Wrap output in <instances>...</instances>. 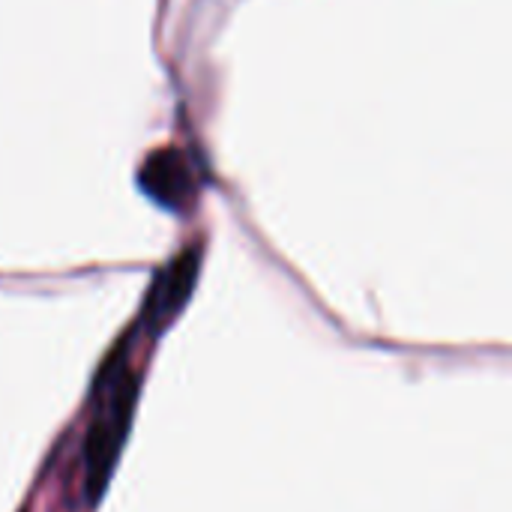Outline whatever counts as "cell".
Returning <instances> with one entry per match:
<instances>
[{
	"instance_id": "6da1fadb",
	"label": "cell",
	"mask_w": 512,
	"mask_h": 512,
	"mask_svg": "<svg viewBox=\"0 0 512 512\" xmlns=\"http://www.w3.org/2000/svg\"><path fill=\"white\" fill-rule=\"evenodd\" d=\"M135 402H138V375L126 363L123 351H117L102 369L96 414L84 444V489L90 501H99L111 483L123 441L132 429Z\"/></svg>"
},
{
	"instance_id": "7a4b0ae2",
	"label": "cell",
	"mask_w": 512,
	"mask_h": 512,
	"mask_svg": "<svg viewBox=\"0 0 512 512\" xmlns=\"http://www.w3.org/2000/svg\"><path fill=\"white\" fill-rule=\"evenodd\" d=\"M198 276V252L189 249L180 258H174L153 282L150 294H147V306H144V321L153 333H159L189 300L192 285Z\"/></svg>"
},
{
	"instance_id": "3957f363",
	"label": "cell",
	"mask_w": 512,
	"mask_h": 512,
	"mask_svg": "<svg viewBox=\"0 0 512 512\" xmlns=\"http://www.w3.org/2000/svg\"><path fill=\"white\" fill-rule=\"evenodd\" d=\"M141 183H144L147 195L165 207H183L195 198V174H192L189 162L171 147L147 156V162L141 168Z\"/></svg>"
}]
</instances>
